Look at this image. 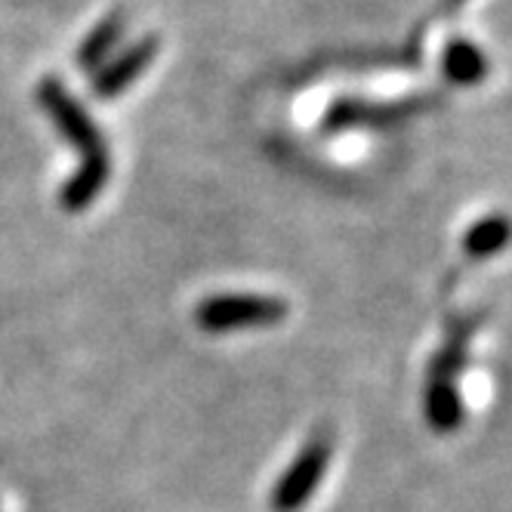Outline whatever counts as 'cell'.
I'll list each match as a JSON object with an SVG mask.
<instances>
[{"label": "cell", "mask_w": 512, "mask_h": 512, "mask_svg": "<svg viewBox=\"0 0 512 512\" xmlns=\"http://www.w3.org/2000/svg\"><path fill=\"white\" fill-rule=\"evenodd\" d=\"M38 99L47 108V115L53 118V124L59 127V133L84 155L81 170L65 182V189L59 195L65 210L78 213V210H84L87 204H93L99 198L102 186L108 182V173H112L105 142L99 136V127L87 118L84 108L65 93V87L56 78H47V81L38 84Z\"/></svg>", "instance_id": "6da1fadb"}, {"label": "cell", "mask_w": 512, "mask_h": 512, "mask_svg": "<svg viewBox=\"0 0 512 512\" xmlns=\"http://www.w3.org/2000/svg\"><path fill=\"white\" fill-rule=\"evenodd\" d=\"M287 318V303L260 294H226L210 297L198 306V324L210 334L235 331V327H263Z\"/></svg>", "instance_id": "7a4b0ae2"}, {"label": "cell", "mask_w": 512, "mask_h": 512, "mask_svg": "<svg viewBox=\"0 0 512 512\" xmlns=\"http://www.w3.org/2000/svg\"><path fill=\"white\" fill-rule=\"evenodd\" d=\"M331 463V438L315 435L312 442L303 448L297 463L290 466L281 482L272 491V509L275 512H300L303 503L315 494V488L324 479V469Z\"/></svg>", "instance_id": "3957f363"}, {"label": "cell", "mask_w": 512, "mask_h": 512, "mask_svg": "<svg viewBox=\"0 0 512 512\" xmlns=\"http://www.w3.org/2000/svg\"><path fill=\"white\" fill-rule=\"evenodd\" d=\"M155 53H158V41L155 38H145V41L133 44L127 53H121L115 62H108L99 71L96 81H93V93L99 99H112V96L124 93L142 75V71L149 68V62L155 59Z\"/></svg>", "instance_id": "277c9868"}, {"label": "cell", "mask_w": 512, "mask_h": 512, "mask_svg": "<svg viewBox=\"0 0 512 512\" xmlns=\"http://www.w3.org/2000/svg\"><path fill=\"white\" fill-rule=\"evenodd\" d=\"M124 25H127L124 16H121V13H112L99 28H93V31H90V38H87V41L81 44V50H78V65H81L84 71L102 65L105 56L112 53V50L118 47V41L124 38Z\"/></svg>", "instance_id": "5b68a950"}, {"label": "cell", "mask_w": 512, "mask_h": 512, "mask_svg": "<svg viewBox=\"0 0 512 512\" xmlns=\"http://www.w3.org/2000/svg\"><path fill=\"white\" fill-rule=\"evenodd\" d=\"M426 420H429V426L438 429V432H451V429L460 426L463 408H460L457 386H448V383H429V389H426Z\"/></svg>", "instance_id": "8992f818"}, {"label": "cell", "mask_w": 512, "mask_h": 512, "mask_svg": "<svg viewBox=\"0 0 512 512\" xmlns=\"http://www.w3.org/2000/svg\"><path fill=\"white\" fill-rule=\"evenodd\" d=\"M445 71H448V78L457 81V84H472V81H479L485 75V59L472 44L457 41L445 53Z\"/></svg>", "instance_id": "52a82bcc"}, {"label": "cell", "mask_w": 512, "mask_h": 512, "mask_svg": "<svg viewBox=\"0 0 512 512\" xmlns=\"http://www.w3.org/2000/svg\"><path fill=\"white\" fill-rule=\"evenodd\" d=\"M503 244H506V223L503 219H482V223L466 235V250L472 256H491Z\"/></svg>", "instance_id": "ba28073f"}, {"label": "cell", "mask_w": 512, "mask_h": 512, "mask_svg": "<svg viewBox=\"0 0 512 512\" xmlns=\"http://www.w3.org/2000/svg\"><path fill=\"white\" fill-rule=\"evenodd\" d=\"M448 4H463V0H448Z\"/></svg>", "instance_id": "9c48e42d"}]
</instances>
